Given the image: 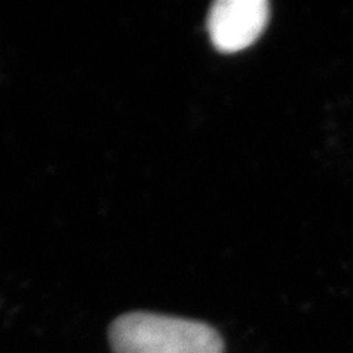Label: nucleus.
<instances>
[{
  "label": "nucleus",
  "instance_id": "obj_1",
  "mask_svg": "<svg viewBox=\"0 0 353 353\" xmlns=\"http://www.w3.org/2000/svg\"><path fill=\"white\" fill-rule=\"evenodd\" d=\"M109 341L114 353H224L214 327L153 312L121 315L109 327Z\"/></svg>",
  "mask_w": 353,
  "mask_h": 353
},
{
  "label": "nucleus",
  "instance_id": "obj_2",
  "mask_svg": "<svg viewBox=\"0 0 353 353\" xmlns=\"http://www.w3.org/2000/svg\"><path fill=\"white\" fill-rule=\"evenodd\" d=\"M270 9L267 0H216L206 24L215 49L234 53L249 48L267 28Z\"/></svg>",
  "mask_w": 353,
  "mask_h": 353
}]
</instances>
